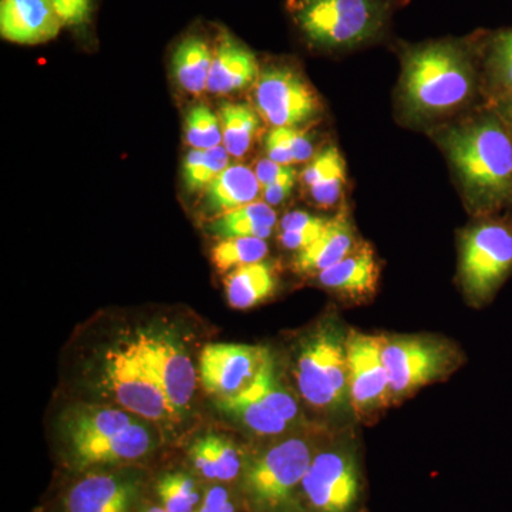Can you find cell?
<instances>
[{
	"instance_id": "7a4b0ae2",
	"label": "cell",
	"mask_w": 512,
	"mask_h": 512,
	"mask_svg": "<svg viewBox=\"0 0 512 512\" xmlns=\"http://www.w3.org/2000/svg\"><path fill=\"white\" fill-rule=\"evenodd\" d=\"M474 43L437 40L407 49L403 55L402 94L414 116L451 113L477 92Z\"/></svg>"
},
{
	"instance_id": "4fadbf2b",
	"label": "cell",
	"mask_w": 512,
	"mask_h": 512,
	"mask_svg": "<svg viewBox=\"0 0 512 512\" xmlns=\"http://www.w3.org/2000/svg\"><path fill=\"white\" fill-rule=\"evenodd\" d=\"M268 349L237 343H211L200 357L202 386L220 399L234 396L258 375Z\"/></svg>"
},
{
	"instance_id": "83f0119b",
	"label": "cell",
	"mask_w": 512,
	"mask_h": 512,
	"mask_svg": "<svg viewBox=\"0 0 512 512\" xmlns=\"http://www.w3.org/2000/svg\"><path fill=\"white\" fill-rule=\"evenodd\" d=\"M221 120L222 141L229 156H245L261 128L258 113L248 104L225 103L221 107Z\"/></svg>"
},
{
	"instance_id": "44dd1931",
	"label": "cell",
	"mask_w": 512,
	"mask_h": 512,
	"mask_svg": "<svg viewBox=\"0 0 512 512\" xmlns=\"http://www.w3.org/2000/svg\"><path fill=\"white\" fill-rule=\"evenodd\" d=\"M136 414L114 407L86 406L74 410L67 420L66 433L72 450L92 441L106 439L127 429L136 421Z\"/></svg>"
},
{
	"instance_id": "8992f818",
	"label": "cell",
	"mask_w": 512,
	"mask_h": 512,
	"mask_svg": "<svg viewBox=\"0 0 512 512\" xmlns=\"http://www.w3.org/2000/svg\"><path fill=\"white\" fill-rule=\"evenodd\" d=\"M383 362L393 403L450 375L457 365V353L437 339L383 338Z\"/></svg>"
},
{
	"instance_id": "8fae6325",
	"label": "cell",
	"mask_w": 512,
	"mask_h": 512,
	"mask_svg": "<svg viewBox=\"0 0 512 512\" xmlns=\"http://www.w3.org/2000/svg\"><path fill=\"white\" fill-rule=\"evenodd\" d=\"M359 468L345 450H329L313 457L302 490L316 512H350L359 497Z\"/></svg>"
},
{
	"instance_id": "30bf717a",
	"label": "cell",
	"mask_w": 512,
	"mask_h": 512,
	"mask_svg": "<svg viewBox=\"0 0 512 512\" xmlns=\"http://www.w3.org/2000/svg\"><path fill=\"white\" fill-rule=\"evenodd\" d=\"M346 353L353 412L367 416L392 403L389 375L383 362V338L350 332Z\"/></svg>"
},
{
	"instance_id": "277c9868",
	"label": "cell",
	"mask_w": 512,
	"mask_h": 512,
	"mask_svg": "<svg viewBox=\"0 0 512 512\" xmlns=\"http://www.w3.org/2000/svg\"><path fill=\"white\" fill-rule=\"evenodd\" d=\"M295 376L303 400L315 409L339 412L350 406L348 353L340 329L323 326L303 342Z\"/></svg>"
},
{
	"instance_id": "5bb4252c",
	"label": "cell",
	"mask_w": 512,
	"mask_h": 512,
	"mask_svg": "<svg viewBox=\"0 0 512 512\" xmlns=\"http://www.w3.org/2000/svg\"><path fill=\"white\" fill-rule=\"evenodd\" d=\"M62 22L49 0H2L0 33L18 45H42L59 35Z\"/></svg>"
},
{
	"instance_id": "d4e9b609",
	"label": "cell",
	"mask_w": 512,
	"mask_h": 512,
	"mask_svg": "<svg viewBox=\"0 0 512 512\" xmlns=\"http://www.w3.org/2000/svg\"><path fill=\"white\" fill-rule=\"evenodd\" d=\"M214 52L200 36L185 37L173 56L175 79L185 92L200 96L207 90Z\"/></svg>"
},
{
	"instance_id": "f546056e",
	"label": "cell",
	"mask_w": 512,
	"mask_h": 512,
	"mask_svg": "<svg viewBox=\"0 0 512 512\" xmlns=\"http://www.w3.org/2000/svg\"><path fill=\"white\" fill-rule=\"evenodd\" d=\"M228 165L229 153L224 146L190 151L183 165L185 188L190 192L205 190Z\"/></svg>"
},
{
	"instance_id": "4dcf8cb0",
	"label": "cell",
	"mask_w": 512,
	"mask_h": 512,
	"mask_svg": "<svg viewBox=\"0 0 512 512\" xmlns=\"http://www.w3.org/2000/svg\"><path fill=\"white\" fill-rule=\"evenodd\" d=\"M268 244L259 238H225L212 249V262L221 272L264 261Z\"/></svg>"
},
{
	"instance_id": "e0dca14e",
	"label": "cell",
	"mask_w": 512,
	"mask_h": 512,
	"mask_svg": "<svg viewBox=\"0 0 512 512\" xmlns=\"http://www.w3.org/2000/svg\"><path fill=\"white\" fill-rule=\"evenodd\" d=\"M153 448L151 431L144 424L134 421L127 429L111 434L106 439L92 441L74 448L73 456L79 466L94 464L126 463L146 456Z\"/></svg>"
},
{
	"instance_id": "d6a6232c",
	"label": "cell",
	"mask_w": 512,
	"mask_h": 512,
	"mask_svg": "<svg viewBox=\"0 0 512 512\" xmlns=\"http://www.w3.org/2000/svg\"><path fill=\"white\" fill-rule=\"evenodd\" d=\"M185 140L194 150H211L221 146L220 120L207 106L194 107L185 120Z\"/></svg>"
},
{
	"instance_id": "ab89813d",
	"label": "cell",
	"mask_w": 512,
	"mask_h": 512,
	"mask_svg": "<svg viewBox=\"0 0 512 512\" xmlns=\"http://www.w3.org/2000/svg\"><path fill=\"white\" fill-rule=\"evenodd\" d=\"M265 150L269 160L275 161V163L284 165L295 163L291 150H289L284 137L279 134L278 128H274L266 134Z\"/></svg>"
},
{
	"instance_id": "f35d334b",
	"label": "cell",
	"mask_w": 512,
	"mask_h": 512,
	"mask_svg": "<svg viewBox=\"0 0 512 512\" xmlns=\"http://www.w3.org/2000/svg\"><path fill=\"white\" fill-rule=\"evenodd\" d=\"M255 174L262 188L279 183V181L296 180V175H298L292 165L278 164L269 158H264L256 164Z\"/></svg>"
},
{
	"instance_id": "ee69618b",
	"label": "cell",
	"mask_w": 512,
	"mask_h": 512,
	"mask_svg": "<svg viewBox=\"0 0 512 512\" xmlns=\"http://www.w3.org/2000/svg\"><path fill=\"white\" fill-rule=\"evenodd\" d=\"M146 512H168V511L165 510V508H163V507H151V508H148V510Z\"/></svg>"
},
{
	"instance_id": "836d02e7",
	"label": "cell",
	"mask_w": 512,
	"mask_h": 512,
	"mask_svg": "<svg viewBox=\"0 0 512 512\" xmlns=\"http://www.w3.org/2000/svg\"><path fill=\"white\" fill-rule=\"evenodd\" d=\"M329 222L330 220L318 217L311 224L288 229V231H281L279 241H281L285 248L292 249V251H303V249L311 247L313 242L318 241L322 237L323 232L329 227Z\"/></svg>"
},
{
	"instance_id": "484cf974",
	"label": "cell",
	"mask_w": 512,
	"mask_h": 512,
	"mask_svg": "<svg viewBox=\"0 0 512 512\" xmlns=\"http://www.w3.org/2000/svg\"><path fill=\"white\" fill-rule=\"evenodd\" d=\"M483 64L491 103L512 99V28L497 30L484 40Z\"/></svg>"
},
{
	"instance_id": "3957f363",
	"label": "cell",
	"mask_w": 512,
	"mask_h": 512,
	"mask_svg": "<svg viewBox=\"0 0 512 512\" xmlns=\"http://www.w3.org/2000/svg\"><path fill=\"white\" fill-rule=\"evenodd\" d=\"M400 0H292V18L312 46L345 50L383 35Z\"/></svg>"
},
{
	"instance_id": "d590c367",
	"label": "cell",
	"mask_w": 512,
	"mask_h": 512,
	"mask_svg": "<svg viewBox=\"0 0 512 512\" xmlns=\"http://www.w3.org/2000/svg\"><path fill=\"white\" fill-rule=\"evenodd\" d=\"M215 453H217L218 480H234L241 471V457L231 441L214 434Z\"/></svg>"
},
{
	"instance_id": "8d00e7d4",
	"label": "cell",
	"mask_w": 512,
	"mask_h": 512,
	"mask_svg": "<svg viewBox=\"0 0 512 512\" xmlns=\"http://www.w3.org/2000/svg\"><path fill=\"white\" fill-rule=\"evenodd\" d=\"M64 26L86 23L92 13V0H49Z\"/></svg>"
},
{
	"instance_id": "6da1fadb",
	"label": "cell",
	"mask_w": 512,
	"mask_h": 512,
	"mask_svg": "<svg viewBox=\"0 0 512 512\" xmlns=\"http://www.w3.org/2000/svg\"><path fill=\"white\" fill-rule=\"evenodd\" d=\"M473 210L491 214L512 204V137L493 109L444 136Z\"/></svg>"
},
{
	"instance_id": "9a60e30c",
	"label": "cell",
	"mask_w": 512,
	"mask_h": 512,
	"mask_svg": "<svg viewBox=\"0 0 512 512\" xmlns=\"http://www.w3.org/2000/svg\"><path fill=\"white\" fill-rule=\"evenodd\" d=\"M258 77L254 53L229 33H221L214 50L207 92L220 96L237 93L251 86Z\"/></svg>"
},
{
	"instance_id": "74e56055",
	"label": "cell",
	"mask_w": 512,
	"mask_h": 512,
	"mask_svg": "<svg viewBox=\"0 0 512 512\" xmlns=\"http://www.w3.org/2000/svg\"><path fill=\"white\" fill-rule=\"evenodd\" d=\"M279 134L284 137L289 150H291L295 163L311 160L313 156V144L311 137L305 131L295 127H276Z\"/></svg>"
},
{
	"instance_id": "7bdbcfd3",
	"label": "cell",
	"mask_w": 512,
	"mask_h": 512,
	"mask_svg": "<svg viewBox=\"0 0 512 512\" xmlns=\"http://www.w3.org/2000/svg\"><path fill=\"white\" fill-rule=\"evenodd\" d=\"M491 109L500 117L512 137V99L493 101Z\"/></svg>"
},
{
	"instance_id": "2e32d148",
	"label": "cell",
	"mask_w": 512,
	"mask_h": 512,
	"mask_svg": "<svg viewBox=\"0 0 512 512\" xmlns=\"http://www.w3.org/2000/svg\"><path fill=\"white\" fill-rule=\"evenodd\" d=\"M134 487L109 474H93L74 485L67 495L69 512H130Z\"/></svg>"
},
{
	"instance_id": "ba28073f",
	"label": "cell",
	"mask_w": 512,
	"mask_h": 512,
	"mask_svg": "<svg viewBox=\"0 0 512 512\" xmlns=\"http://www.w3.org/2000/svg\"><path fill=\"white\" fill-rule=\"evenodd\" d=\"M256 107L276 127H299L320 114L315 90L291 67L271 66L259 73Z\"/></svg>"
},
{
	"instance_id": "d6986e66",
	"label": "cell",
	"mask_w": 512,
	"mask_h": 512,
	"mask_svg": "<svg viewBox=\"0 0 512 512\" xmlns=\"http://www.w3.org/2000/svg\"><path fill=\"white\" fill-rule=\"evenodd\" d=\"M259 195L262 187L255 171L244 164H232L205 188L204 205L218 217L252 204Z\"/></svg>"
},
{
	"instance_id": "52a82bcc",
	"label": "cell",
	"mask_w": 512,
	"mask_h": 512,
	"mask_svg": "<svg viewBox=\"0 0 512 512\" xmlns=\"http://www.w3.org/2000/svg\"><path fill=\"white\" fill-rule=\"evenodd\" d=\"M313 460L311 448L302 439H288L256 458L245 474V490L262 507H281L291 501L302 485Z\"/></svg>"
},
{
	"instance_id": "4316f807",
	"label": "cell",
	"mask_w": 512,
	"mask_h": 512,
	"mask_svg": "<svg viewBox=\"0 0 512 512\" xmlns=\"http://www.w3.org/2000/svg\"><path fill=\"white\" fill-rule=\"evenodd\" d=\"M221 407L261 436H276L284 433L289 426L288 421L272 412L249 386L234 396L221 399Z\"/></svg>"
},
{
	"instance_id": "ffe728a7",
	"label": "cell",
	"mask_w": 512,
	"mask_h": 512,
	"mask_svg": "<svg viewBox=\"0 0 512 512\" xmlns=\"http://www.w3.org/2000/svg\"><path fill=\"white\" fill-rule=\"evenodd\" d=\"M355 249V235L345 215L330 220L329 227L311 247L296 252L295 268L302 274H320L338 264Z\"/></svg>"
},
{
	"instance_id": "9c48e42d",
	"label": "cell",
	"mask_w": 512,
	"mask_h": 512,
	"mask_svg": "<svg viewBox=\"0 0 512 512\" xmlns=\"http://www.w3.org/2000/svg\"><path fill=\"white\" fill-rule=\"evenodd\" d=\"M107 377L117 402L128 412L153 421L170 419L177 414L133 343L110 350Z\"/></svg>"
},
{
	"instance_id": "1f68e13d",
	"label": "cell",
	"mask_w": 512,
	"mask_h": 512,
	"mask_svg": "<svg viewBox=\"0 0 512 512\" xmlns=\"http://www.w3.org/2000/svg\"><path fill=\"white\" fill-rule=\"evenodd\" d=\"M158 497L168 512H194L200 503L197 485L183 473L165 474L158 481Z\"/></svg>"
},
{
	"instance_id": "7402d4cb",
	"label": "cell",
	"mask_w": 512,
	"mask_h": 512,
	"mask_svg": "<svg viewBox=\"0 0 512 512\" xmlns=\"http://www.w3.org/2000/svg\"><path fill=\"white\" fill-rule=\"evenodd\" d=\"M303 184L308 187L309 195L320 207H333L342 198L346 184V165L336 147L323 150L302 174Z\"/></svg>"
},
{
	"instance_id": "7c38bea8",
	"label": "cell",
	"mask_w": 512,
	"mask_h": 512,
	"mask_svg": "<svg viewBox=\"0 0 512 512\" xmlns=\"http://www.w3.org/2000/svg\"><path fill=\"white\" fill-rule=\"evenodd\" d=\"M131 343L160 384L174 412L180 413L187 409L197 384V375L190 357L163 335L141 332Z\"/></svg>"
},
{
	"instance_id": "e575fe53",
	"label": "cell",
	"mask_w": 512,
	"mask_h": 512,
	"mask_svg": "<svg viewBox=\"0 0 512 512\" xmlns=\"http://www.w3.org/2000/svg\"><path fill=\"white\" fill-rule=\"evenodd\" d=\"M190 456L195 468L202 476L218 480L217 453H215L214 434L201 437L192 444Z\"/></svg>"
},
{
	"instance_id": "f1b7e54d",
	"label": "cell",
	"mask_w": 512,
	"mask_h": 512,
	"mask_svg": "<svg viewBox=\"0 0 512 512\" xmlns=\"http://www.w3.org/2000/svg\"><path fill=\"white\" fill-rule=\"evenodd\" d=\"M252 392L259 397L272 410L289 424L299 416V406L293 394L282 386L276 375L275 363L271 355L265 357L258 375L249 384Z\"/></svg>"
},
{
	"instance_id": "5b68a950",
	"label": "cell",
	"mask_w": 512,
	"mask_h": 512,
	"mask_svg": "<svg viewBox=\"0 0 512 512\" xmlns=\"http://www.w3.org/2000/svg\"><path fill=\"white\" fill-rule=\"evenodd\" d=\"M460 274L474 303H485L512 274V221L490 218L461 239Z\"/></svg>"
},
{
	"instance_id": "603a6c76",
	"label": "cell",
	"mask_w": 512,
	"mask_h": 512,
	"mask_svg": "<svg viewBox=\"0 0 512 512\" xmlns=\"http://www.w3.org/2000/svg\"><path fill=\"white\" fill-rule=\"evenodd\" d=\"M276 225V212L264 201H255L227 214L218 215L208 224L215 237L259 238L271 237Z\"/></svg>"
},
{
	"instance_id": "b9f144b4",
	"label": "cell",
	"mask_w": 512,
	"mask_h": 512,
	"mask_svg": "<svg viewBox=\"0 0 512 512\" xmlns=\"http://www.w3.org/2000/svg\"><path fill=\"white\" fill-rule=\"evenodd\" d=\"M296 180H284L262 188V198L268 205H278L292 194Z\"/></svg>"
},
{
	"instance_id": "60d3db41",
	"label": "cell",
	"mask_w": 512,
	"mask_h": 512,
	"mask_svg": "<svg viewBox=\"0 0 512 512\" xmlns=\"http://www.w3.org/2000/svg\"><path fill=\"white\" fill-rule=\"evenodd\" d=\"M194 512H235V505L229 501L225 488L212 487Z\"/></svg>"
},
{
	"instance_id": "cb8c5ba5",
	"label": "cell",
	"mask_w": 512,
	"mask_h": 512,
	"mask_svg": "<svg viewBox=\"0 0 512 512\" xmlns=\"http://www.w3.org/2000/svg\"><path fill=\"white\" fill-rule=\"evenodd\" d=\"M275 286L274 271L265 261L239 266L225 279L227 299L235 309L254 308L274 293Z\"/></svg>"
},
{
	"instance_id": "ac0fdd59",
	"label": "cell",
	"mask_w": 512,
	"mask_h": 512,
	"mask_svg": "<svg viewBox=\"0 0 512 512\" xmlns=\"http://www.w3.org/2000/svg\"><path fill=\"white\" fill-rule=\"evenodd\" d=\"M318 275L320 284L325 288L350 298H363L375 292L379 265L372 248H355L345 259Z\"/></svg>"
}]
</instances>
